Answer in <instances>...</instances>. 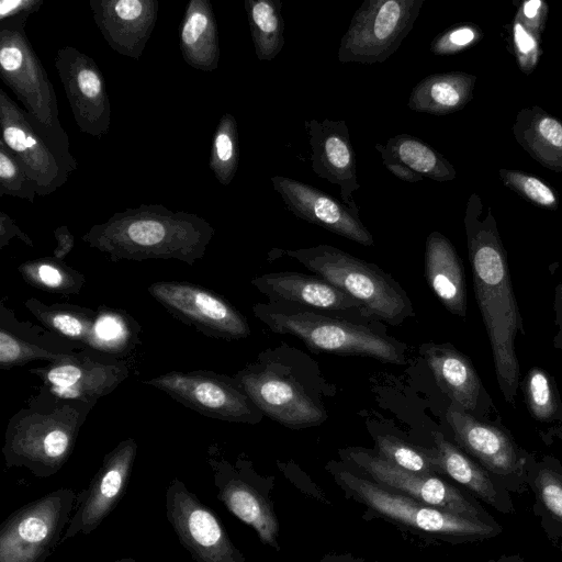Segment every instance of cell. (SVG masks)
<instances>
[{"label": "cell", "mask_w": 562, "mask_h": 562, "mask_svg": "<svg viewBox=\"0 0 562 562\" xmlns=\"http://www.w3.org/2000/svg\"><path fill=\"white\" fill-rule=\"evenodd\" d=\"M476 193L468 200L464 227L474 295L487 331L499 391L514 403L520 386V369L515 352L517 335H525L516 301L507 255L492 209L483 215Z\"/></svg>", "instance_id": "cell-1"}, {"label": "cell", "mask_w": 562, "mask_h": 562, "mask_svg": "<svg viewBox=\"0 0 562 562\" xmlns=\"http://www.w3.org/2000/svg\"><path fill=\"white\" fill-rule=\"evenodd\" d=\"M214 233L213 226L196 214L142 204L91 226L81 239L114 262L175 259L192 267L203 258Z\"/></svg>", "instance_id": "cell-2"}, {"label": "cell", "mask_w": 562, "mask_h": 562, "mask_svg": "<svg viewBox=\"0 0 562 562\" xmlns=\"http://www.w3.org/2000/svg\"><path fill=\"white\" fill-rule=\"evenodd\" d=\"M94 405L42 389L8 422L2 447L7 468H25L40 479L56 474L72 454Z\"/></svg>", "instance_id": "cell-3"}, {"label": "cell", "mask_w": 562, "mask_h": 562, "mask_svg": "<svg viewBox=\"0 0 562 562\" xmlns=\"http://www.w3.org/2000/svg\"><path fill=\"white\" fill-rule=\"evenodd\" d=\"M27 19L15 18L0 23V76L23 104L31 124L72 172L78 164L58 117L54 86L26 36Z\"/></svg>", "instance_id": "cell-4"}, {"label": "cell", "mask_w": 562, "mask_h": 562, "mask_svg": "<svg viewBox=\"0 0 562 562\" xmlns=\"http://www.w3.org/2000/svg\"><path fill=\"white\" fill-rule=\"evenodd\" d=\"M285 254L353 297L366 315L391 325L415 316L405 290L374 263L330 245L286 250Z\"/></svg>", "instance_id": "cell-5"}, {"label": "cell", "mask_w": 562, "mask_h": 562, "mask_svg": "<svg viewBox=\"0 0 562 562\" xmlns=\"http://www.w3.org/2000/svg\"><path fill=\"white\" fill-rule=\"evenodd\" d=\"M252 310L272 331L292 335L310 349L370 357L384 363L405 362V344L363 325L308 311H273L263 304H256Z\"/></svg>", "instance_id": "cell-6"}, {"label": "cell", "mask_w": 562, "mask_h": 562, "mask_svg": "<svg viewBox=\"0 0 562 562\" xmlns=\"http://www.w3.org/2000/svg\"><path fill=\"white\" fill-rule=\"evenodd\" d=\"M337 483L372 510L418 530L462 541L491 539L502 526L459 516L387 490L349 471L335 473Z\"/></svg>", "instance_id": "cell-7"}, {"label": "cell", "mask_w": 562, "mask_h": 562, "mask_svg": "<svg viewBox=\"0 0 562 562\" xmlns=\"http://www.w3.org/2000/svg\"><path fill=\"white\" fill-rule=\"evenodd\" d=\"M76 498L61 487L11 513L0 525V562H46L61 543Z\"/></svg>", "instance_id": "cell-8"}, {"label": "cell", "mask_w": 562, "mask_h": 562, "mask_svg": "<svg viewBox=\"0 0 562 562\" xmlns=\"http://www.w3.org/2000/svg\"><path fill=\"white\" fill-rule=\"evenodd\" d=\"M424 0H366L351 18L338 48L340 63L385 61L401 46Z\"/></svg>", "instance_id": "cell-9"}, {"label": "cell", "mask_w": 562, "mask_h": 562, "mask_svg": "<svg viewBox=\"0 0 562 562\" xmlns=\"http://www.w3.org/2000/svg\"><path fill=\"white\" fill-rule=\"evenodd\" d=\"M457 446L493 474L509 492L527 487L530 453L503 426L481 420L451 402L446 413Z\"/></svg>", "instance_id": "cell-10"}, {"label": "cell", "mask_w": 562, "mask_h": 562, "mask_svg": "<svg viewBox=\"0 0 562 562\" xmlns=\"http://www.w3.org/2000/svg\"><path fill=\"white\" fill-rule=\"evenodd\" d=\"M143 383L210 418L248 424L261 419L262 413L234 376L209 370L170 371Z\"/></svg>", "instance_id": "cell-11"}, {"label": "cell", "mask_w": 562, "mask_h": 562, "mask_svg": "<svg viewBox=\"0 0 562 562\" xmlns=\"http://www.w3.org/2000/svg\"><path fill=\"white\" fill-rule=\"evenodd\" d=\"M166 517L194 562H246L221 519L178 477L165 492Z\"/></svg>", "instance_id": "cell-12"}, {"label": "cell", "mask_w": 562, "mask_h": 562, "mask_svg": "<svg viewBox=\"0 0 562 562\" xmlns=\"http://www.w3.org/2000/svg\"><path fill=\"white\" fill-rule=\"evenodd\" d=\"M147 290L171 315L207 337L237 340L250 335L246 317L207 288L188 281H157Z\"/></svg>", "instance_id": "cell-13"}, {"label": "cell", "mask_w": 562, "mask_h": 562, "mask_svg": "<svg viewBox=\"0 0 562 562\" xmlns=\"http://www.w3.org/2000/svg\"><path fill=\"white\" fill-rule=\"evenodd\" d=\"M345 454L375 483L387 490L459 516L490 524L497 522L476 501L438 475L403 470L366 449L348 448Z\"/></svg>", "instance_id": "cell-14"}, {"label": "cell", "mask_w": 562, "mask_h": 562, "mask_svg": "<svg viewBox=\"0 0 562 562\" xmlns=\"http://www.w3.org/2000/svg\"><path fill=\"white\" fill-rule=\"evenodd\" d=\"M137 454V443L130 437L120 441L102 460L88 486L77 493L70 522L61 543L93 532L123 498Z\"/></svg>", "instance_id": "cell-15"}, {"label": "cell", "mask_w": 562, "mask_h": 562, "mask_svg": "<svg viewBox=\"0 0 562 562\" xmlns=\"http://www.w3.org/2000/svg\"><path fill=\"white\" fill-rule=\"evenodd\" d=\"M87 349L29 372L37 375L44 387L58 397L97 404L128 376L130 370L116 357Z\"/></svg>", "instance_id": "cell-16"}, {"label": "cell", "mask_w": 562, "mask_h": 562, "mask_svg": "<svg viewBox=\"0 0 562 562\" xmlns=\"http://www.w3.org/2000/svg\"><path fill=\"white\" fill-rule=\"evenodd\" d=\"M55 68L80 132L101 137L111 125V105L95 60L74 46L59 48Z\"/></svg>", "instance_id": "cell-17"}, {"label": "cell", "mask_w": 562, "mask_h": 562, "mask_svg": "<svg viewBox=\"0 0 562 562\" xmlns=\"http://www.w3.org/2000/svg\"><path fill=\"white\" fill-rule=\"evenodd\" d=\"M235 380L255 406L271 419L292 428L316 426L326 419L322 406L290 376L268 366H248Z\"/></svg>", "instance_id": "cell-18"}, {"label": "cell", "mask_w": 562, "mask_h": 562, "mask_svg": "<svg viewBox=\"0 0 562 562\" xmlns=\"http://www.w3.org/2000/svg\"><path fill=\"white\" fill-rule=\"evenodd\" d=\"M1 140L21 161L30 178L36 183L37 195L54 193L64 186L70 171L31 124L22 110L4 90H0Z\"/></svg>", "instance_id": "cell-19"}, {"label": "cell", "mask_w": 562, "mask_h": 562, "mask_svg": "<svg viewBox=\"0 0 562 562\" xmlns=\"http://www.w3.org/2000/svg\"><path fill=\"white\" fill-rule=\"evenodd\" d=\"M271 182L289 211L299 218L360 245H374L372 234L360 221L359 210L351 209L328 193L289 177L274 176Z\"/></svg>", "instance_id": "cell-20"}, {"label": "cell", "mask_w": 562, "mask_h": 562, "mask_svg": "<svg viewBox=\"0 0 562 562\" xmlns=\"http://www.w3.org/2000/svg\"><path fill=\"white\" fill-rule=\"evenodd\" d=\"M93 20L108 45L138 60L156 25L157 0H90Z\"/></svg>", "instance_id": "cell-21"}, {"label": "cell", "mask_w": 562, "mask_h": 562, "mask_svg": "<svg viewBox=\"0 0 562 562\" xmlns=\"http://www.w3.org/2000/svg\"><path fill=\"white\" fill-rule=\"evenodd\" d=\"M312 148V170L330 184L338 186L340 196L349 207L359 210L352 194L360 188L356 171V155L345 121L311 120L305 123Z\"/></svg>", "instance_id": "cell-22"}, {"label": "cell", "mask_w": 562, "mask_h": 562, "mask_svg": "<svg viewBox=\"0 0 562 562\" xmlns=\"http://www.w3.org/2000/svg\"><path fill=\"white\" fill-rule=\"evenodd\" d=\"M419 351L437 385L451 402L476 418L495 411L492 398L465 355L450 344H423Z\"/></svg>", "instance_id": "cell-23"}, {"label": "cell", "mask_w": 562, "mask_h": 562, "mask_svg": "<svg viewBox=\"0 0 562 562\" xmlns=\"http://www.w3.org/2000/svg\"><path fill=\"white\" fill-rule=\"evenodd\" d=\"M216 497L234 516L252 527L265 544L277 547L279 524L271 506L256 486L224 459L209 456Z\"/></svg>", "instance_id": "cell-24"}, {"label": "cell", "mask_w": 562, "mask_h": 562, "mask_svg": "<svg viewBox=\"0 0 562 562\" xmlns=\"http://www.w3.org/2000/svg\"><path fill=\"white\" fill-rule=\"evenodd\" d=\"M3 302L0 307V368L9 370L34 360L48 363L77 353L78 342L67 340L52 331L42 330L30 323H20Z\"/></svg>", "instance_id": "cell-25"}, {"label": "cell", "mask_w": 562, "mask_h": 562, "mask_svg": "<svg viewBox=\"0 0 562 562\" xmlns=\"http://www.w3.org/2000/svg\"><path fill=\"white\" fill-rule=\"evenodd\" d=\"M434 442L432 458L438 473L448 475L497 512L506 515L515 512L510 492L493 474L440 432L434 434Z\"/></svg>", "instance_id": "cell-26"}, {"label": "cell", "mask_w": 562, "mask_h": 562, "mask_svg": "<svg viewBox=\"0 0 562 562\" xmlns=\"http://www.w3.org/2000/svg\"><path fill=\"white\" fill-rule=\"evenodd\" d=\"M251 284L271 300L326 311L358 310L363 313L362 306L353 297L318 276L272 272L254 278Z\"/></svg>", "instance_id": "cell-27"}, {"label": "cell", "mask_w": 562, "mask_h": 562, "mask_svg": "<svg viewBox=\"0 0 562 562\" xmlns=\"http://www.w3.org/2000/svg\"><path fill=\"white\" fill-rule=\"evenodd\" d=\"M384 167L396 178L415 183L424 177L443 182L457 177L454 167L427 143L408 134H397L386 144H376Z\"/></svg>", "instance_id": "cell-28"}, {"label": "cell", "mask_w": 562, "mask_h": 562, "mask_svg": "<svg viewBox=\"0 0 562 562\" xmlns=\"http://www.w3.org/2000/svg\"><path fill=\"white\" fill-rule=\"evenodd\" d=\"M425 276L446 310L464 317L467 283L463 265L451 241L439 232H431L426 240Z\"/></svg>", "instance_id": "cell-29"}, {"label": "cell", "mask_w": 562, "mask_h": 562, "mask_svg": "<svg viewBox=\"0 0 562 562\" xmlns=\"http://www.w3.org/2000/svg\"><path fill=\"white\" fill-rule=\"evenodd\" d=\"M179 45L190 67L207 72L218 68V30L209 0L189 1L180 25Z\"/></svg>", "instance_id": "cell-30"}, {"label": "cell", "mask_w": 562, "mask_h": 562, "mask_svg": "<svg viewBox=\"0 0 562 562\" xmlns=\"http://www.w3.org/2000/svg\"><path fill=\"white\" fill-rule=\"evenodd\" d=\"M527 487L535 496L533 513L552 542L562 544V463L552 456L530 453Z\"/></svg>", "instance_id": "cell-31"}, {"label": "cell", "mask_w": 562, "mask_h": 562, "mask_svg": "<svg viewBox=\"0 0 562 562\" xmlns=\"http://www.w3.org/2000/svg\"><path fill=\"white\" fill-rule=\"evenodd\" d=\"M517 143L541 166L562 173V122L538 105L521 109L513 125Z\"/></svg>", "instance_id": "cell-32"}, {"label": "cell", "mask_w": 562, "mask_h": 562, "mask_svg": "<svg viewBox=\"0 0 562 562\" xmlns=\"http://www.w3.org/2000/svg\"><path fill=\"white\" fill-rule=\"evenodd\" d=\"M476 77L464 71L432 74L412 90L407 105L419 113L446 115L463 109L473 98Z\"/></svg>", "instance_id": "cell-33"}, {"label": "cell", "mask_w": 562, "mask_h": 562, "mask_svg": "<svg viewBox=\"0 0 562 562\" xmlns=\"http://www.w3.org/2000/svg\"><path fill=\"white\" fill-rule=\"evenodd\" d=\"M139 324L125 311L100 305L87 348L112 357L131 352L139 339Z\"/></svg>", "instance_id": "cell-34"}, {"label": "cell", "mask_w": 562, "mask_h": 562, "mask_svg": "<svg viewBox=\"0 0 562 562\" xmlns=\"http://www.w3.org/2000/svg\"><path fill=\"white\" fill-rule=\"evenodd\" d=\"M24 305L49 331L87 346L97 311L70 303L46 304L36 297L27 299Z\"/></svg>", "instance_id": "cell-35"}, {"label": "cell", "mask_w": 562, "mask_h": 562, "mask_svg": "<svg viewBox=\"0 0 562 562\" xmlns=\"http://www.w3.org/2000/svg\"><path fill=\"white\" fill-rule=\"evenodd\" d=\"M257 58L272 60L284 46V20L279 0H245Z\"/></svg>", "instance_id": "cell-36"}, {"label": "cell", "mask_w": 562, "mask_h": 562, "mask_svg": "<svg viewBox=\"0 0 562 562\" xmlns=\"http://www.w3.org/2000/svg\"><path fill=\"white\" fill-rule=\"evenodd\" d=\"M18 271L31 286L57 295H76L86 283L81 272L54 256L24 261Z\"/></svg>", "instance_id": "cell-37"}, {"label": "cell", "mask_w": 562, "mask_h": 562, "mask_svg": "<svg viewBox=\"0 0 562 562\" xmlns=\"http://www.w3.org/2000/svg\"><path fill=\"white\" fill-rule=\"evenodd\" d=\"M525 402L531 417L542 426L562 427V401L554 379L539 368L532 367L520 382Z\"/></svg>", "instance_id": "cell-38"}, {"label": "cell", "mask_w": 562, "mask_h": 562, "mask_svg": "<svg viewBox=\"0 0 562 562\" xmlns=\"http://www.w3.org/2000/svg\"><path fill=\"white\" fill-rule=\"evenodd\" d=\"M238 161L237 123L231 113H224L214 132L209 167L221 184L228 186L236 175Z\"/></svg>", "instance_id": "cell-39"}, {"label": "cell", "mask_w": 562, "mask_h": 562, "mask_svg": "<svg viewBox=\"0 0 562 562\" xmlns=\"http://www.w3.org/2000/svg\"><path fill=\"white\" fill-rule=\"evenodd\" d=\"M379 456L394 465L415 473L437 475L432 449L414 447L392 435L375 438Z\"/></svg>", "instance_id": "cell-40"}, {"label": "cell", "mask_w": 562, "mask_h": 562, "mask_svg": "<svg viewBox=\"0 0 562 562\" xmlns=\"http://www.w3.org/2000/svg\"><path fill=\"white\" fill-rule=\"evenodd\" d=\"M498 175L505 187L532 204L552 211L559 207L557 191L537 176L504 168L499 169Z\"/></svg>", "instance_id": "cell-41"}, {"label": "cell", "mask_w": 562, "mask_h": 562, "mask_svg": "<svg viewBox=\"0 0 562 562\" xmlns=\"http://www.w3.org/2000/svg\"><path fill=\"white\" fill-rule=\"evenodd\" d=\"M36 194V183L21 161L0 140V195L20 198L33 203Z\"/></svg>", "instance_id": "cell-42"}, {"label": "cell", "mask_w": 562, "mask_h": 562, "mask_svg": "<svg viewBox=\"0 0 562 562\" xmlns=\"http://www.w3.org/2000/svg\"><path fill=\"white\" fill-rule=\"evenodd\" d=\"M484 36L479 25L458 23L439 33L430 43V52L438 56L454 55L475 45Z\"/></svg>", "instance_id": "cell-43"}, {"label": "cell", "mask_w": 562, "mask_h": 562, "mask_svg": "<svg viewBox=\"0 0 562 562\" xmlns=\"http://www.w3.org/2000/svg\"><path fill=\"white\" fill-rule=\"evenodd\" d=\"M540 33L527 27L517 18L512 27V40L517 65L524 74H531L541 55Z\"/></svg>", "instance_id": "cell-44"}, {"label": "cell", "mask_w": 562, "mask_h": 562, "mask_svg": "<svg viewBox=\"0 0 562 562\" xmlns=\"http://www.w3.org/2000/svg\"><path fill=\"white\" fill-rule=\"evenodd\" d=\"M548 5L542 0H526L519 5L515 18L530 30L542 33L546 27Z\"/></svg>", "instance_id": "cell-45"}, {"label": "cell", "mask_w": 562, "mask_h": 562, "mask_svg": "<svg viewBox=\"0 0 562 562\" xmlns=\"http://www.w3.org/2000/svg\"><path fill=\"white\" fill-rule=\"evenodd\" d=\"M43 4V0H1L0 23L15 18H29L37 12Z\"/></svg>", "instance_id": "cell-46"}, {"label": "cell", "mask_w": 562, "mask_h": 562, "mask_svg": "<svg viewBox=\"0 0 562 562\" xmlns=\"http://www.w3.org/2000/svg\"><path fill=\"white\" fill-rule=\"evenodd\" d=\"M12 238H19L30 247L34 246L29 235L5 212L0 211V249L7 246Z\"/></svg>", "instance_id": "cell-47"}, {"label": "cell", "mask_w": 562, "mask_h": 562, "mask_svg": "<svg viewBox=\"0 0 562 562\" xmlns=\"http://www.w3.org/2000/svg\"><path fill=\"white\" fill-rule=\"evenodd\" d=\"M57 246L53 251V256L64 260L75 246V237L66 225L58 226L54 231Z\"/></svg>", "instance_id": "cell-48"}, {"label": "cell", "mask_w": 562, "mask_h": 562, "mask_svg": "<svg viewBox=\"0 0 562 562\" xmlns=\"http://www.w3.org/2000/svg\"><path fill=\"white\" fill-rule=\"evenodd\" d=\"M553 308L555 312V325L558 326V333L553 338V347L562 349V282L555 288Z\"/></svg>", "instance_id": "cell-49"}, {"label": "cell", "mask_w": 562, "mask_h": 562, "mask_svg": "<svg viewBox=\"0 0 562 562\" xmlns=\"http://www.w3.org/2000/svg\"><path fill=\"white\" fill-rule=\"evenodd\" d=\"M519 557V554H512V555H502L497 559L488 560L487 562H515V560Z\"/></svg>", "instance_id": "cell-50"}, {"label": "cell", "mask_w": 562, "mask_h": 562, "mask_svg": "<svg viewBox=\"0 0 562 562\" xmlns=\"http://www.w3.org/2000/svg\"><path fill=\"white\" fill-rule=\"evenodd\" d=\"M112 562H139L133 558H121V559H117V560H114Z\"/></svg>", "instance_id": "cell-51"}, {"label": "cell", "mask_w": 562, "mask_h": 562, "mask_svg": "<svg viewBox=\"0 0 562 562\" xmlns=\"http://www.w3.org/2000/svg\"><path fill=\"white\" fill-rule=\"evenodd\" d=\"M515 562H524L522 557H520V555H519V557L515 560Z\"/></svg>", "instance_id": "cell-52"}]
</instances>
